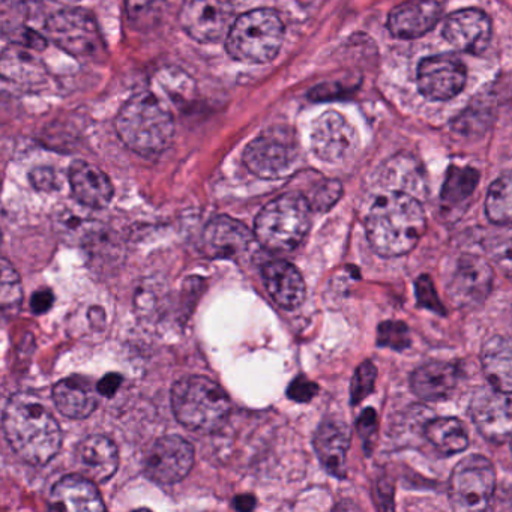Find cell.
Wrapping results in <instances>:
<instances>
[{
  "label": "cell",
  "mask_w": 512,
  "mask_h": 512,
  "mask_svg": "<svg viewBox=\"0 0 512 512\" xmlns=\"http://www.w3.org/2000/svg\"><path fill=\"white\" fill-rule=\"evenodd\" d=\"M427 229L419 200L403 191H391L374 200L365 220L368 242L382 257H400L418 245Z\"/></svg>",
  "instance_id": "obj_1"
},
{
  "label": "cell",
  "mask_w": 512,
  "mask_h": 512,
  "mask_svg": "<svg viewBox=\"0 0 512 512\" xmlns=\"http://www.w3.org/2000/svg\"><path fill=\"white\" fill-rule=\"evenodd\" d=\"M4 431L14 452L29 464L43 466L61 449L62 431L58 422L37 397L26 392L8 400Z\"/></svg>",
  "instance_id": "obj_2"
},
{
  "label": "cell",
  "mask_w": 512,
  "mask_h": 512,
  "mask_svg": "<svg viewBox=\"0 0 512 512\" xmlns=\"http://www.w3.org/2000/svg\"><path fill=\"white\" fill-rule=\"evenodd\" d=\"M116 130L122 142L137 155L157 157L172 143L175 119L158 98L142 92L122 107Z\"/></svg>",
  "instance_id": "obj_3"
},
{
  "label": "cell",
  "mask_w": 512,
  "mask_h": 512,
  "mask_svg": "<svg viewBox=\"0 0 512 512\" xmlns=\"http://www.w3.org/2000/svg\"><path fill=\"white\" fill-rule=\"evenodd\" d=\"M172 407L188 430L214 433L229 418L230 398L208 377L188 376L173 385Z\"/></svg>",
  "instance_id": "obj_4"
},
{
  "label": "cell",
  "mask_w": 512,
  "mask_h": 512,
  "mask_svg": "<svg viewBox=\"0 0 512 512\" xmlns=\"http://www.w3.org/2000/svg\"><path fill=\"white\" fill-rule=\"evenodd\" d=\"M311 211L307 197L298 193L283 194L259 212L254 235L268 250H293L310 230Z\"/></svg>",
  "instance_id": "obj_5"
},
{
  "label": "cell",
  "mask_w": 512,
  "mask_h": 512,
  "mask_svg": "<svg viewBox=\"0 0 512 512\" xmlns=\"http://www.w3.org/2000/svg\"><path fill=\"white\" fill-rule=\"evenodd\" d=\"M226 38L227 52L236 61L268 64L283 46L284 25L274 10L260 8L238 17Z\"/></svg>",
  "instance_id": "obj_6"
},
{
  "label": "cell",
  "mask_w": 512,
  "mask_h": 512,
  "mask_svg": "<svg viewBox=\"0 0 512 512\" xmlns=\"http://www.w3.org/2000/svg\"><path fill=\"white\" fill-rule=\"evenodd\" d=\"M496 491V470L482 455H467L455 466L449 482V500L455 511H484Z\"/></svg>",
  "instance_id": "obj_7"
},
{
  "label": "cell",
  "mask_w": 512,
  "mask_h": 512,
  "mask_svg": "<svg viewBox=\"0 0 512 512\" xmlns=\"http://www.w3.org/2000/svg\"><path fill=\"white\" fill-rule=\"evenodd\" d=\"M50 40L70 55L79 59H95L106 52L97 22L88 11H59L47 20Z\"/></svg>",
  "instance_id": "obj_8"
},
{
  "label": "cell",
  "mask_w": 512,
  "mask_h": 512,
  "mask_svg": "<svg viewBox=\"0 0 512 512\" xmlns=\"http://www.w3.org/2000/svg\"><path fill=\"white\" fill-rule=\"evenodd\" d=\"M298 149L292 136L280 128L266 131L244 151V163L251 173L262 179H280L292 172Z\"/></svg>",
  "instance_id": "obj_9"
},
{
  "label": "cell",
  "mask_w": 512,
  "mask_h": 512,
  "mask_svg": "<svg viewBox=\"0 0 512 512\" xmlns=\"http://www.w3.org/2000/svg\"><path fill=\"white\" fill-rule=\"evenodd\" d=\"M235 17L232 0H185L179 22L199 43H215L227 37Z\"/></svg>",
  "instance_id": "obj_10"
},
{
  "label": "cell",
  "mask_w": 512,
  "mask_h": 512,
  "mask_svg": "<svg viewBox=\"0 0 512 512\" xmlns=\"http://www.w3.org/2000/svg\"><path fill=\"white\" fill-rule=\"evenodd\" d=\"M311 149L326 163H341L355 154L359 136L353 125L338 112L323 113L311 128Z\"/></svg>",
  "instance_id": "obj_11"
},
{
  "label": "cell",
  "mask_w": 512,
  "mask_h": 512,
  "mask_svg": "<svg viewBox=\"0 0 512 512\" xmlns=\"http://www.w3.org/2000/svg\"><path fill=\"white\" fill-rule=\"evenodd\" d=\"M493 269L481 257L464 254L455 263L446 292L460 308L478 307L490 295Z\"/></svg>",
  "instance_id": "obj_12"
},
{
  "label": "cell",
  "mask_w": 512,
  "mask_h": 512,
  "mask_svg": "<svg viewBox=\"0 0 512 512\" xmlns=\"http://www.w3.org/2000/svg\"><path fill=\"white\" fill-rule=\"evenodd\" d=\"M466 67L452 55H436L422 59L416 73L419 92L431 101H448L466 86Z\"/></svg>",
  "instance_id": "obj_13"
},
{
  "label": "cell",
  "mask_w": 512,
  "mask_h": 512,
  "mask_svg": "<svg viewBox=\"0 0 512 512\" xmlns=\"http://www.w3.org/2000/svg\"><path fill=\"white\" fill-rule=\"evenodd\" d=\"M194 449L188 440L179 436L161 437L149 452L145 472L152 481L176 484L190 473Z\"/></svg>",
  "instance_id": "obj_14"
},
{
  "label": "cell",
  "mask_w": 512,
  "mask_h": 512,
  "mask_svg": "<svg viewBox=\"0 0 512 512\" xmlns=\"http://www.w3.org/2000/svg\"><path fill=\"white\" fill-rule=\"evenodd\" d=\"M470 416L482 436L493 442H503L512 437L511 394L491 388H482L473 395Z\"/></svg>",
  "instance_id": "obj_15"
},
{
  "label": "cell",
  "mask_w": 512,
  "mask_h": 512,
  "mask_svg": "<svg viewBox=\"0 0 512 512\" xmlns=\"http://www.w3.org/2000/svg\"><path fill=\"white\" fill-rule=\"evenodd\" d=\"M442 34L454 49L479 55L490 44L493 26L484 11L467 8L446 19Z\"/></svg>",
  "instance_id": "obj_16"
},
{
  "label": "cell",
  "mask_w": 512,
  "mask_h": 512,
  "mask_svg": "<svg viewBox=\"0 0 512 512\" xmlns=\"http://www.w3.org/2000/svg\"><path fill=\"white\" fill-rule=\"evenodd\" d=\"M256 235L248 227L230 217H217L209 221L203 232V248L212 259H241Z\"/></svg>",
  "instance_id": "obj_17"
},
{
  "label": "cell",
  "mask_w": 512,
  "mask_h": 512,
  "mask_svg": "<svg viewBox=\"0 0 512 512\" xmlns=\"http://www.w3.org/2000/svg\"><path fill=\"white\" fill-rule=\"evenodd\" d=\"M442 17L436 0H406L388 16V29L398 40H415L430 32Z\"/></svg>",
  "instance_id": "obj_18"
},
{
  "label": "cell",
  "mask_w": 512,
  "mask_h": 512,
  "mask_svg": "<svg viewBox=\"0 0 512 512\" xmlns=\"http://www.w3.org/2000/svg\"><path fill=\"white\" fill-rule=\"evenodd\" d=\"M350 428L346 422L337 418L325 419L317 428L314 436V448L317 457L328 473L335 478L346 476L347 452L350 448Z\"/></svg>",
  "instance_id": "obj_19"
},
{
  "label": "cell",
  "mask_w": 512,
  "mask_h": 512,
  "mask_svg": "<svg viewBox=\"0 0 512 512\" xmlns=\"http://www.w3.org/2000/svg\"><path fill=\"white\" fill-rule=\"evenodd\" d=\"M49 505L53 511L67 512H100L106 509L95 482L83 475L65 476L56 482Z\"/></svg>",
  "instance_id": "obj_20"
},
{
  "label": "cell",
  "mask_w": 512,
  "mask_h": 512,
  "mask_svg": "<svg viewBox=\"0 0 512 512\" xmlns=\"http://www.w3.org/2000/svg\"><path fill=\"white\" fill-rule=\"evenodd\" d=\"M76 463L80 473L95 484L106 482L118 470V448L109 437L94 434L83 439L77 446Z\"/></svg>",
  "instance_id": "obj_21"
},
{
  "label": "cell",
  "mask_w": 512,
  "mask_h": 512,
  "mask_svg": "<svg viewBox=\"0 0 512 512\" xmlns=\"http://www.w3.org/2000/svg\"><path fill=\"white\" fill-rule=\"evenodd\" d=\"M71 190L77 202L91 209H103L113 199V185L98 167L77 161L70 170Z\"/></svg>",
  "instance_id": "obj_22"
},
{
  "label": "cell",
  "mask_w": 512,
  "mask_h": 512,
  "mask_svg": "<svg viewBox=\"0 0 512 512\" xmlns=\"http://www.w3.org/2000/svg\"><path fill=\"white\" fill-rule=\"evenodd\" d=\"M266 289L275 302L286 310H295L305 299V283L301 272L289 262L275 260L263 268Z\"/></svg>",
  "instance_id": "obj_23"
},
{
  "label": "cell",
  "mask_w": 512,
  "mask_h": 512,
  "mask_svg": "<svg viewBox=\"0 0 512 512\" xmlns=\"http://www.w3.org/2000/svg\"><path fill=\"white\" fill-rule=\"evenodd\" d=\"M458 382V370L449 362L434 361L419 367L410 379L416 397L424 401L443 400Z\"/></svg>",
  "instance_id": "obj_24"
},
{
  "label": "cell",
  "mask_w": 512,
  "mask_h": 512,
  "mask_svg": "<svg viewBox=\"0 0 512 512\" xmlns=\"http://www.w3.org/2000/svg\"><path fill=\"white\" fill-rule=\"evenodd\" d=\"M53 400L62 415L73 419L88 418L98 403L94 386L82 376L68 377L56 383Z\"/></svg>",
  "instance_id": "obj_25"
},
{
  "label": "cell",
  "mask_w": 512,
  "mask_h": 512,
  "mask_svg": "<svg viewBox=\"0 0 512 512\" xmlns=\"http://www.w3.org/2000/svg\"><path fill=\"white\" fill-rule=\"evenodd\" d=\"M482 368L497 391L512 394V337L496 335L482 347Z\"/></svg>",
  "instance_id": "obj_26"
},
{
  "label": "cell",
  "mask_w": 512,
  "mask_h": 512,
  "mask_svg": "<svg viewBox=\"0 0 512 512\" xmlns=\"http://www.w3.org/2000/svg\"><path fill=\"white\" fill-rule=\"evenodd\" d=\"M428 442L443 455H454L466 451L469 436L463 422L457 418L431 419L425 427Z\"/></svg>",
  "instance_id": "obj_27"
},
{
  "label": "cell",
  "mask_w": 512,
  "mask_h": 512,
  "mask_svg": "<svg viewBox=\"0 0 512 512\" xmlns=\"http://www.w3.org/2000/svg\"><path fill=\"white\" fill-rule=\"evenodd\" d=\"M485 214L499 226L512 224V172L503 173L488 188Z\"/></svg>",
  "instance_id": "obj_28"
},
{
  "label": "cell",
  "mask_w": 512,
  "mask_h": 512,
  "mask_svg": "<svg viewBox=\"0 0 512 512\" xmlns=\"http://www.w3.org/2000/svg\"><path fill=\"white\" fill-rule=\"evenodd\" d=\"M479 182L478 170L472 167H451L442 188V200L448 205H458L472 196Z\"/></svg>",
  "instance_id": "obj_29"
},
{
  "label": "cell",
  "mask_w": 512,
  "mask_h": 512,
  "mask_svg": "<svg viewBox=\"0 0 512 512\" xmlns=\"http://www.w3.org/2000/svg\"><path fill=\"white\" fill-rule=\"evenodd\" d=\"M128 20L140 31H151L160 25L166 13L164 0H125Z\"/></svg>",
  "instance_id": "obj_30"
},
{
  "label": "cell",
  "mask_w": 512,
  "mask_h": 512,
  "mask_svg": "<svg viewBox=\"0 0 512 512\" xmlns=\"http://www.w3.org/2000/svg\"><path fill=\"white\" fill-rule=\"evenodd\" d=\"M23 290L16 269L7 259L2 260V290H0V307L5 316L16 314L22 304Z\"/></svg>",
  "instance_id": "obj_31"
},
{
  "label": "cell",
  "mask_w": 512,
  "mask_h": 512,
  "mask_svg": "<svg viewBox=\"0 0 512 512\" xmlns=\"http://www.w3.org/2000/svg\"><path fill=\"white\" fill-rule=\"evenodd\" d=\"M412 343L409 326L400 320H386L377 326V346L388 347V349H407Z\"/></svg>",
  "instance_id": "obj_32"
},
{
  "label": "cell",
  "mask_w": 512,
  "mask_h": 512,
  "mask_svg": "<svg viewBox=\"0 0 512 512\" xmlns=\"http://www.w3.org/2000/svg\"><path fill=\"white\" fill-rule=\"evenodd\" d=\"M377 370L373 362L365 361L364 364L359 365L353 376L352 386H350V403L353 406L364 401L371 392L374 391L376 385Z\"/></svg>",
  "instance_id": "obj_33"
},
{
  "label": "cell",
  "mask_w": 512,
  "mask_h": 512,
  "mask_svg": "<svg viewBox=\"0 0 512 512\" xmlns=\"http://www.w3.org/2000/svg\"><path fill=\"white\" fill-rule=\"evenodd\" d=\"M343 187L338 181H322L311 190L307 200L313 211L326 212L340 200Z\"/></svg>",
  "instance_id": "obj_34"
},
{
  "label": "cell",
  "mask_w": 512,
  "mask_h": 512,
  "mask_svg": "<svg viewBox=\"0 0 512 512\" xmlns=\"http://www.w3.org/2000/svg\"><path fill=\"white\" fill-rule=\"evenodd\" d=\"M56 226L61 230V235L76 239L88 235V230L94 227V223L89 221L88 218L76 214L73 209H62L58 214Z\"/></svg>",
  "instance_id": "obj_35"
},
{
  "label": "cell",
  "mask_w": 512,
  "mask_h": 512,
  "mask_svg": "<svg viewBox=\"0 0 512 512\" xmlns=\"http://www.w3.org/2000/svg\"><path fill=\"white\" fill-rule=\"evenodd\" d=\"M487 251L494 263L512 277V233L493 239L487 245Z\"/></svg>",
  "instance_id": "obj_36"
},
{
  "label": "cell",
  "mask_w": 512,
  "mask_h": 512,
  "mask_svg": "<svg viewBox=\"0 0 512 512\" xmlns=\"http://www.w3.org/2000/svg\"><path fill=\"white\" fill-rule=\"evenodd\" d=\"M416 299L421 307L427 310L434 311V313L442 314L445 316L446 311L442 302L439 301L436 289H434L433 281L428 275H421L415 283Z\"/></svg>",
  "instance_id": "obj_37"
},
{
  "label": "cell",
  "mask_w": 512,
  "mask_h": 512,
  "mask_svg": "<svg viewBox=\"0 0 512 512\" xmlns=\"http://www.w3.org/2000/svg\"><path fill=\"white\" fill-rule=\"evenodd\" d=\"M317 392H319V386L304 376L296 377L290 383L289 389H287L289 398H292L293 401H298V403H308V401L316 397Z\"/></svg>",
  "instance_id": "obj_38"
},
{
  "label": "cell",
  "mask_w": 512,
  "mask_h": 512,
  "mask_svg": "<svg viewBox=\"0 0 512 512\" xmlns=\"http://www.w3.org/2000/svg\"><path fill=\"white\" fill-rule=\"evenodd\" d=\"M31 182L40 191H55L59 188V179L55 170L46 169V167L35 169L31 173Z\"/></svg>",
  "instance_id": "obj_39"
},
{
  "label": "cell",
  "mask_w": 512,
  "mask_h": 512,
  "mask_svg": "<svg viewBox=\"0 0 512 512\" xmlns=\"http://www.w3.org/2000/svg\"><path fill=\"white\" fill-rule=\"evenodd\" d=\"M359 434H361L362 440L365 445L373 442V436L377 433V415L373 409H365L364 412L359 416L358 422Z\"/></svg>",
  "instance_id": "obj_40"
},
{
  "label": "cell",
  "mask_w": 512,
  "mask_h": 512,
  "mask_svg": "<svg viewBox=\"0 0 512 512\" xmlns=\"http://www.w3.org/2000/svg\"><path fill=\"white\" fill-rule=\"evenodd\" d=\"M53 302H55V296H53L52 290H40V292H37L32 296V311L37 314L46 313V311H49L50 308H52Z\"/></svg>",
  "instance_id": "obj_41"
},
{
  "label": "cell",
  "mask_w": 512,
  "mask_h": 512,
  "mask_svg": "<svg viewBox=\"0 0 512 512\" xmlns=\"http://www.w3.org/2000/svg\"><path fill=\"white\" fill-rule=\"evenodd\" d=\"M122 377L116 373L107 374L103 379L98 383V391H100L101 395L104 397H113L118 391L119 386H121Z\"/></svg>",
  "instance_id": "obj_42"
},
{
  "label": "cell",
  "mask_w": 512,
  "mask_h": 512,
  "mask_svg": "<svg viewBox=\"0 0 512 512\" xmlns=\"http://www.w3.org/2000/svg\"><path fill=\"white\" fill-rule=\"evenodd\" d=\"M256 506V499L251 494H244L235 499V508L239 511H251Z\"/></svg>",
  "instance_id": "obj_43"
},
{
  "label": "cell",
  "mask_w": 512,
  "mask_h": 512,
  "mask_svg": "<svg viewBox=\"0 0 512 512\" xmlns=\"http://www.w3.org/2000/svg\"><path fill=\"white\" fill-rule=\"evenodd\" d=\"M55 2H59V4H73V2H79V0H55Z\"/></svg>",
  "instance_id": "obj_44"
},
{
  "label": "cell",
  "mask_w": 512,
  "mask_h": 512,
  "mask_svg": "<svg viewBox=\"0 0 512 512\" xmlns=\"http://www.w3.org/2000/svg\"><path fill=\"white\" fill-rule=\"evenodd\" d=\"M511 454H512V437H511Z\"/></svg>",
  "instance_id": "obj_45"
}]
</instances>
